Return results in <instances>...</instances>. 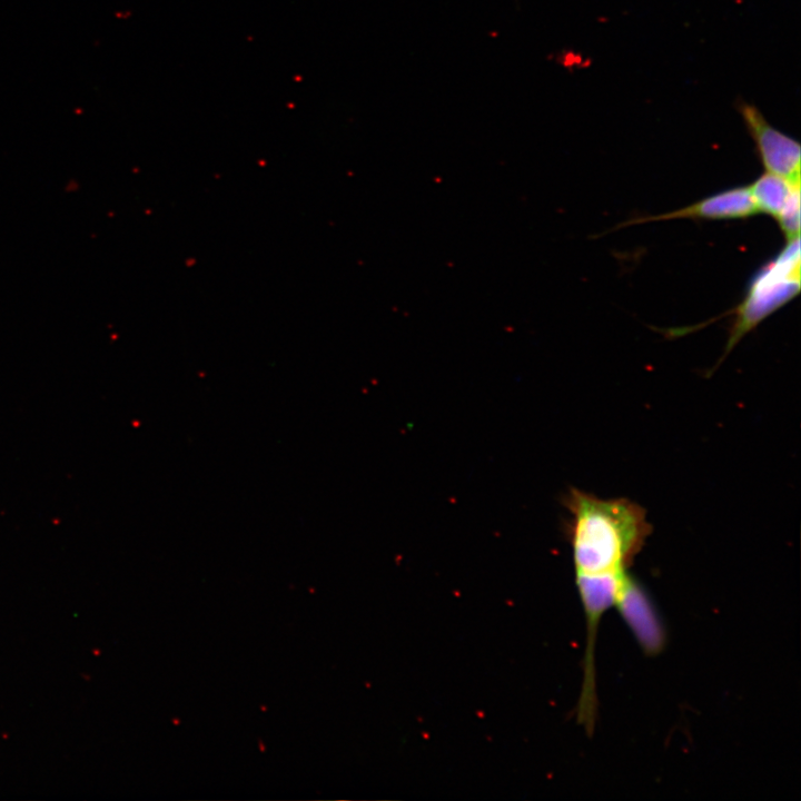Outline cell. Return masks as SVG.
Here are the masks:
<instances>
[{
	"mask_svg": "<svg viewBox=\"0 0 801 801\" xmlns=\"http://www.w3.org/2000/svg\"><path fill=\"white\" fill-rule=\"evenodd\" d=\"M575 583L623 578L645 544V510L627 498H601L577 488L565 496Z\"/></svg>",
	"mask_w": 801,
	"mask_h": 801,
	"instance_id": "6da1fadb",
	"label": "cell"
},
{
	"mask_svg": "<svg viewBox=\"0 0 801 801\" xmlns=\"http://www.w3.org/2000/svg\"><path fill=\"white\" fill-rule=\"evenodd\" d=\"M800 287V237H797L788 240L778 256L752 279L745 298L733 312L735 318L722 359L762 320L793 299Z\"/></svg>",
	"mask_w": 801,
	"mask_h": 801,
	"instance_id": "7a4b0ae2",
	"label": "cell"
},
{
	"mask_svg": "<svg viewBox=\"0 0 801 801\" xmlns=\"http://www.w3.org/2000/svg\"><path fill=\"white\" fill-rule=\"evenodd\" d=\"M739 111L767 171L800 185V144L771 126L755 106L741 101Z\"/></svg>",
	"mask_w": 801,
	"mask_h": 801,
	"instance_id": "3957f363",
	"label": "cell"
},
{
	"mask_svg": "<svg viewBox=\"0 0 801 801\" xmlns=\"http://www.w3.org/2000/svg\"><path fill=\"white\" fill-rule=\"evenodd\" d=\"M759 211L749 187H735L704 198L681 209L657 216L642 217L621 224L619 227L678 218L739 219L758 215Z\"/></svg>",
	"mask_w": 801,
	"mask_h": 801,
	"instance_id": "277c9868",
	"label": "cell"
},
{
	"mask_svg": "<svg viewBox=\"0 0 801 801\" xmlns=\"http://www.w3.org/2000/svg\"><path fill=\"white\" fill-rule=\"evenodd\" d=\"M616 607L633 633L649 653L656 652L663 643V633L646 595L636 584L629 589Z\"/></svg>",
	"mask_w": 801,
	"mask_h": 801,
	"instance_id": "5b68a950",
	"label": "cell"
},
{
	"mask_svg": "<svg viewBox=\"0 0 801 801\" xmlns=\"http://www.w3.org/2000/svg\"><path fill=\"white\" fill-rule=\"evenodd\" d=\"M748 187L759 214H768L774 219L792 196L800 191V185H793L785 178L768 171Z\"/></svg>",
	"mask_w": 801,
	"mask_h": 801,
	"instance_id": "8992f818",
	"label": "cell"
},
{
	"mask_svg": "<svg viewBox=\"0 0 801 801\" xmlns=\"http://www.w3.org/2000/svg\"><path fill=\"white\" fill-rule=\"evenodd\" d=\"M788 240L800 235V191H797L775 218Z\"/></svg>",
	"mask_w": 801,
	"mask_h": 801,
	"instance_id": "52a82bcc",
	"label": "cell"
}]
</instances>
